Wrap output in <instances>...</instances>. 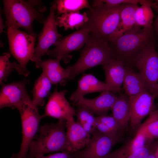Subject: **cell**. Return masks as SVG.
<instances>
[{
  "label": "cell",
  "instance_id": "obj_36",
  "mask_svg": "<svg viewBox=\"0 0 158 158\" xmlns=\"http://www.w3.org/2000/svg\"><path fill=\"white\" fill-rule=\"evenodd\" d=\"M153 153L155 158H158V141L154 142Z\"/></svg>",
  "mask_w": 158,
  "mask_h": 158
},
{
  "label": "cell",
  "instance_id": "obj_7",
  "mask_svg": "<svg viewBox=\"0 0 158 158\" xmlns=\"http://www.w3.org/2000/svg\"><path fill=\"white\" fill-rule=\"evenodd\" d=\"M20 116L22 139L20 147L17 154L11 158H27L30 145L39 128L40 123L43 118L37 107L25 104L18 110Z\"/></svg>",
  "mask_w": 158,
  "mask_h": 158
},
{
  "label": "cell",
  "instance_id": "obj_20",
  "mask_svg": "<svg viewBox=\"0 0 158 158\" xmlns=\"http://www.w3.org/2000/svg\"><path fill=\"white\" fill-rule=\"evenodd\" d=\"M138 4H123L120 13V20L115 31L106 39L107 40L115 39L136 28L135 18Z\"/></svg>",
  "mask_w": 158,
  "mask_h": 158
},
{
  "label": "cell",
  "instance_id": "obj_17",
  "mask_svg": "<svg viewBox=\"0 0 158 158\" xmlns=\"http://www.w3.org/2000/svg\"><path fill=\"white\" fill-rule=\"evenodd\" d=\"M118 97L111 91H104L93 99L83 97L79 99L75 105L84 106L98 116L106 115L109 110L111 109Z\"/></svg>",
  "mask_w": 158,
  "mask_h": 158
},
{
  "label": "cell",
  "instance_id": "obj_39",
  "mask_svg": "<svg viewBox=\"0 0 158 158\" xmlns=\"http://www.w3.org/2000/svg\"><path fill=\"white\" fill-rule=\"evenodd\" d=\"M157 140L158 141V138L157 139Z\"/></svg>",
  "mask_w": 158,
  "mask_h": 158
},
{
  "label": "cell",
  "instance_id": "obj_38",
  "mask_svg": "<svg viewBox=\"0 0 158 158\" xmlns=\"http://www.w3.org/2000/svg\"><path fill=\"white\" fill-rule=\"evenodd\" d=\"M147 158H155L153 153V150L152 152L150 154Z\"/></svg>",
  "mask_w": 158,
  "mask_h": 158
},
{
  "label": "cell",
  "instance_id": "obj_22",
  "mask_svg": "<svg viewBox=\"0 0 158 158\" xmlns=\"http://www.w3.org/2000/svg\"><path fill=\"white\" fill-rule=\"evenodd\" d=\"M104 71L106 83L119 92L123 84L125 71L126 66L121 61L115 59L103 66Z\"/></svg>",
  "mask_w": 158,
  "mask_h": 158
},
{
  "label": "cell",
  "instance_id": "obj_35",
  "mask_svg": "<svg viewBox=\"0 0 158 158\" xmlns=\"http://www.w3.org/2000/svg\"><path fill=\"white\" fill-rule=\"evenodd\" d=\"M155 1L156 2L155 5L152 8L154 9L157 12V15L153 26L155 31L158 34V0Z\"/></svg>",
  "mask_w": 158,
  "mask_h": 158
},
{
  "label": "cell",
  "instance_id": "obj_15",
  "mask_svg": "<svg viewBox=\"0 0 158 158\" xmlns=\"http://www.w3.org/2000/svg\"><path fill=\"white\" fill-rule=\"evenodd\" d=\"M66 128L68 153L71 154L84 148L89 142L90 134L74 118L66 121Z\"/></svg>",
  "mask_w": 158,
  "mask_h": 158
},
{
  "label": "cell",
  "instance_id": "obj_30",
  "mask_svg": "<svg viewBox=\"0 0 158 158\" xmlns=\"http://www.w3.org/2000/svg\"><path fill=\"white\" fill-rule=\"evenodd\" d=\"M11 56L9 53L5 52L0 56V83L2 85L3 82L6 81L11 73L14 69L16 70L19 64L16 62L11 63L9 60Z\"/></svg>",
  "mask_w": 158,
  "mask_h": 158
},
{
  "label": "cell",
  "instance_id": "obj_37",
  "mask_svg": "<svg viewBox=\"0 0 158 158\" xmlns=\"http://www.w3.org/2000/svg\"><path fill=\"white\" fill-rule=\"evenodd\" d=\"M3 19H2L1 16L0 15V34L3 32V29L4 28Z\"/></svg>",
  "mask_w": 158,
  "mask_h": 158
},
{
  "label": "cell",
  "instance_id": "obj_14",
  "mask_svg": "<svg viewBox=\"0 0 158 158\" xmlns=\"http://www.w3.org/2000/svg\"><path fill=\"white\" fill-rule=\"evenodd\" d=\"M67 92L65 90L58 92L56 87L49 97L44 113L42 115V118L48 116L66 121L73 118L76 111L66 98Z\"/></svg>",
  "mask_w": 158,
  "mask_h": 158
},
{
  "label": "cell",
  "instance_id": "obj_13",
  "mask_svg": "<svg viewBox=\"0 0 158 158\" xmlns=\"http://www.w3.org/2000/svg\"><path fill=\"white\" fill-rule=\"evenodd\" d=\"M27 83L24 80L1 85L0 108L9 107L18 110L25 104H33L25 87Z\"/></svg>",
  "mask_w": 158,
  "mask_h": 158
},
{
  "label": "cell",
  "instance_id": "obj_3",
  "mask_svg": "<svg viewBox=\"0 0 158 158\" xmlns=\"http://www.w3.org/2000/svg\"><path fill=\"white\" fill-rule=\"evenodd\" d=\"M80 52V56L76 62L67 66L70 72L69 80L95 66L106 65L114 59L107 40L97 38L90 33Z\"/></svg>",
  "mask_w": 158,
  "mask_h": 158
},
{
  "label": "cell",
  "instance_id": "obj_32",
  "mask_svg": "<svg viewBox=\"0 0 158 158\" xmlns=\"http://www.w3.org/2000/svg\"><path fill=\"white\" fill-rule=\"evenodd\" d=\"M145 0H96L95 3L97 4H104L113 6H119L123 4H132L142 5Z\"/></svg>",
  "mask_w": 158,
  "mask_h": 158
},
{
  "label": "cell",
  "instance_id": "obj_19",
  "mask_svg": "<svg viewBox=\"0 0 158 158\" xmlns=\"http://www.w3.org/2000/svg\"><path fill=\"white\" fill-rule=\"evenodd\" d=\"M147 123L141 124L132 139L117 150L110 152L104 158H123L147 145L145 134Z\"/></svg>",
  "mask_w": 158,
  "mask_h": 158
},
{
  "label": "cell",
  "instance_id": "obj_25",
  "mask_svg": "<svg viewBox=\"0 0 158 158\" xmlns=\"http://www.w3.org/2000/svg\"><path fill=\"white\" fill-rule=\"evenodd\" d=\"M88 18L86 12H72L62 14L56 18V24L60 27H63L65 30L76 29L78 30L87 22Z\"/></svg>",
  "mask_w": 158,
  "mask_h": 158
},
{
  "label": "cell",
  "instance_id": "obj_5",
  "mask_svg": "<svg viewBox=\"0 0 158 158\" xmlns=\"http://www.w3.org/2000/svg\"><path fill=\"white\" fill-rule=\"evenodd\" d=\"M123 4L113 6L100 4L87 10L88 20L84 26L89 28L90 33L99 39H106L112 34L120 21Z\"/></svg>",
  "mask_w": 158,
  "mask_h": 158
},
{
  "label": "cell",
  "instance_id": "obj_18",
  "mask_svg": "<svg viewBox=\"0 0 158 158\" xmlns=\"http://www.w3.org/2000/svg\"><path fill=\"white\" fill-rule=\"evenodd\" d=\"M61 60L59 58H49L35 63V66L37 68L42 69V72L46 75L52 84L64 85L66 81L69 80L70 72L68 67L66 68L61 67Z\"/></svg>",
  "mask_w": 158,
  "mask_h": 158
},
{
  "label": "cell",
  "instance_id": "obj_21",
  "mask_svg": "<svg viewBox=\"0 0 158 158\" xmlns=\"http://www.w3.org/2000/svg\"><path fill=\"white\" fill-rule=\"evenodd\" d=\"M111 109L112 116L118 125V134L121 136L127 126L130 119L129 97L125 94L118 97Z\"/></svg>",
  "mask_w": 158,
  "mask_h": 158
},
{
  "label": "cell",
  "instance_id": "obj_33",
  "mask_svg": "<svg viewBox=\"0 0 158 158\" xmlns=\"http://www.w3.org/2000/svg\"><path fill=\"white\" fill-rule=\"evenodd\" d=\"M154 143L147 145L123 158H147L153 150Z\"/></svg>",
  "mask_w": 158,
  "mask_h": 158
},
{
  "label": "cell",
  "instance_id": "obj_16",
  "mask_svg": "<svg viewBox=\"0 0 158 158\" xmlns=\"http://www.w3.org/2000/svg\"><path fill=\"white\" fill-rule=\"evenodd\" d=\"M104 91L116 92L114 89L106 83L99 80L94 75L85 74L78 80L77 89L72 94L70 100L73 101L75 105L87 94Z\"/></svg>",
  "mask_w": 158,
  "mask_h": 158
},
{
  "label": "cell",
  "instance_id": "obj_10",
  "mask_svg": "<svg viewBox=\"0 0 158 158\" xmlns=\"http://www.w3.org/2000/svg\"><path fill=\"white\" fill-rule=\"evenodd\" d=\"M83 150L71 154L73 158H104L121 140V136L113 137L95 130Z\"/></svg>",
  "mask_w": 158,
  "mask_h": 158
},
{
  "label": "cell",
  "instance_id": "obj_1",
  "mask_svg": "<svg viewBox=\"0 0 158 158\" xmlns=\"http://www.w3.org/2000/svg\"><path fill=\"white\" fill-rule=\"evenodd\" d=\"M107 41L114 59L131 66L135 60L155 44L156 32L153 25L138 28Z\"/></svg>",
  "mask_w": 158,
  "mask_h": 158
},
{
  "label": "cell",
  "instance_id": "obj_28",
  "mask_svg": "<svg viewBox=\"0 0 158 158\" xmlns=\"http://www.w3.org/2000/svg\"><path fill=\"white\" fill-rule=\"evenodd\" d=\"M57 16L72 12H79L85 8H91L87 0H58L54 1Z\"/></svg>",
  "mask_w": 158,
  "mask_h": 158
},
{
  "label": "cell",
  "instance_id": "obj_9",
  "mask_svg": "<svg viewBox=\"0 0 158 158\" xmlns=\"http://www.w3.org/2000/svg\"><path fill=\"white\" fill-rule=\"evenodd\" d=\"M90 32L85 26L75 32L60 38L54 45L55 48L49 50V56L63 60L65 63L69 62L72 56L71 52L80 49L85 44Z\"/></svg>",
  "mask_w": 158,
  "mask_h": 158
},
{
  "label": "cell",
  "instance_id": "obj_11",
  "mask_svg": "<svg viewBox=\"0 0 158 158\" xmlns=\"http://www.w3.org/2000/svg\"><path fill=\"white\" fill-rule=\"evenodd\" d=\"M55 10L54 2L51 4L49 15L46 18L43 28L38 35V42L31 60L35 63L41 60L42 57L47 53L49 47L61 37L57 29Z\"/></svg>",
  "mask_w": 158,
  "mask_h": 158
},
{
  "label": "cell",
  "instance_id": "obj_12",
  "mask_svg": "<svg viewBox=\"0 0 158 158\" xmlns=\"http://www.w3.org/2000/svg\"><path fill=\"white\" fill-rule=\"evenodd\" d=\"M131 107L130 120L131 132L135 134L146 116L156 109L154 104L156 97L147 91L129 97Z\"/></svg>",
  "mask_w": 158,
  "mask_h": 158
},
{
  "label": "cell",
  "instance_id": "obj_29",
  "mask_svg": "<svg viewBox=\"0 0 158 158\" xmlns=\"http://www.w3.org/2000/svg\"><path fill=\"white\" fill-rule=\"evenodd\" d=\"M76 115V122L88 133L92 134L95 130V117L94 113L86 107L78 106Z\"/></svg>",
  "mask_w": 158,
  "mask_h": 158
},
{
  "label": "cell",
  "instance_id": "obj_8",
  "mask_svg": "<svg viewBox=\"0 0 158 158\" xmlns=\"http://www.w3.org/2000/svg\"><path fill=\"white\" fill-rule=\"evenodd\" d=\"M155 45L135 60L132 66L139 71L149 92L158 97V53Z\"/></svg>",
  "mask_w": 158,
  "mask_h": 158
},
{
  "label": "cell",
  "instance_id": "obj_6",
  "mask_svg": "<svg viewBox=\"0 0 158 158\" xmlns=\"http://www.w3.org/2000/svg\"><path fill=\"white\" fill-rule=\"evenodd\" d=\"M7 35L10 53L19 63L16 71L27 77L30 71L26 66L33 56L36 37L13 27L7 28Z\"/></svg>",
  "mask_w": 158,
  "mask_h": 158
},
{
  "label": "cell",
  "instance_id": "obj_26",
  "mask_svg": "<svg viewBox=\"0 0 158 158\" xmlns=\"http://www.w3.org/2000/svg\"><path fill=\"white\" fill-rule=\"evenodd\" d=\"M155 2L145 0L140 7L136 9L135 14L136 26L141 27H149L152 25V23L154 15L152 10L155 5Z\"/></svg>",
  "mask_w": 158,
  "mask_h": 158
},
{
  "label": "cell",
  "instance_id": "obj_34",
  "mask_svg": "<svg viewBox=\"0 0 158 158\" xmlns=\"http://www.w3.org/2000/svg\"><path fill=\"white\" fill-rule=\"evenodd\" d=\"M35 158H73V157L71 154L65 152H61L46 156H40Z\"/></svg>",
  "mask_w": 158,
  "mask_h": 158
},
{
  "label": "cell",
  "instance_id": "obj_2",
  "mask_svg": "<svg viewBox=\"0 0 158 158\" xmlns=\"http://www.w3.org/2000/svg\"><path fill=\"white\" fill-rule=\"evenodd\" d=\"M4 10L7 28H22L36 37L32 23L35 20L43 23L46 18L42 13L46 8L37 0H4Z\"/></svg>",
  "mask_w": 158,
  "mask_h": 158
},
{
  "label": "cell",
  "instance_id": "obj_23",
  "mask_svg": "<svg viewBox=\"0 0 158 158\" xmlns=\"http://www.w3.org/2000/svg\"><path fill=\"white\" fill-rule=\"evenodd\" d=\"M123 85L125 94L129 97L145 91L149 92L146 83L140 73L135 71L130 66H126Z\"/></svg>",
  "mask_w": 158,
  "mask_h": 158
},
{
  "label": "cell",
  "instance_id": "obj_4",
  "mask_svg": "<svg viewBox=\"0 0 158 158\" xmlns=\"http://www.w3.org/2000/svg\"><path fill=\"white\" fill-rule=\"evenodd\" d=\"M66 125V121L60 120L56 123L42 126L39 130V137L30 145L27 158H35L54 152L68 153L65 131Z\"/></svg>",
  "mask_w": 158,
  "mask_h": 158
},
{
  "label": "cell",
  "instance_id": "obj_24",
  "mask_svg": "<svg viewBox=\"0 0 158 158\" xmlns=\"http://www.w3.org/2000/svg\"><path fill=\"white\" fill-rule=\"evenodd\" d=\"M52 83L43 72L35 82L32 92L33 105L42 106L45 104L44 98L49 96Z\"/></svg>",
  "mask_w": 158,
  "mask_h": 158
},
{
  "label": "cell",
  "instance_id": "obj_27",
  "mask_svg": "<svg viewBox=\"0 0 158 158\" xmlns=\"http://www.w3.org/2000/svg\"><path fill=\"white\" fill-rule=\"evenodd\" d=\"M94 128L95 130L107 135L121 136L118 134L117 123L112 116L106 115L96 117Z\"/></svg>",
  "mask_w": 158,
  "mask_h": 158
},
{
  "label": "cell",
  "instance_id": "obj_31",
  "mask_svg": "<svg viewBox=\"0 0 158 158\" xmlns=\"http://www.w3.org/2000/svg\"><path fill=\"white\" fill-rule=\"evenodd\" d=\"M147 145L152 144L154 140L158 138V118L149 123L145 130Z\"/></svg>",
  "mask_w": 158,
  "mask_h": 158
}]
</instances>
